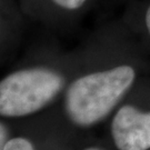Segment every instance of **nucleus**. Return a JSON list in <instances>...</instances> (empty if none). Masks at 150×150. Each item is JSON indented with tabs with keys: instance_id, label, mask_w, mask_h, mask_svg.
Masks as SVG:
<instances>
[{
	"instance_id": "f257e3e1",
	"label": "nucleus",
	"mask_w": 150,
	"mask_h": 150,
	"mask_svg": "<svg viewBox=\"0 0 150 150\" xmlns=\"http://www.w3.org/2000/svg\"><path fill=\"white\" fill-rule=\"evenodd\" d=\"M134 79L136 70L129 64L81 76L72 81L66 91V113L80 127L99 122L118 105Z\"/></svg>"
},
{
	"instance_id": "f03ea898",
	"label": "nucleus",
	"mask_w": 150,
	"mask_h": 150,
	"mask_svg": "<svg viewBox=\"0 0 150 150\" xmlns=\"http://www.w3.org/2000/svg\"><path fill=\"white\" fill-rule=\"evenodd\" d=\"M64 86V77L46 67L11 72L0 82V115L25 117L48 106Z\"/></svg>"
},
{
	"instance_id": "7ed1b4c3",
	"label": "nucleus",
	"mask_w": 150,
	"mask_h": 150,
	"mask_svg": "<svg viewBox=\"0 0 150 150\" xmlns=\"http://www.w3.org/2000/svg\"><path fill=\"white\" fill-rule=\"evenodd\" d=\"M111 134L119 150L150 149V111L122 106L111 121Z\"/></svg>"
},
{
	"instance_id": "20e7f679",
	"label": "nucleus",
	"mask_w": 150,
	"mask_h": 150,
	"mask_svg": "<svg viewBox=\"0 0 150 150\" xmlns=\"http://www.w3.org/2000/svg\"><path fill=\"white\" fill-rule=\"evenodd\" d=\"M1 150H35V148L28 139L17 137L7 141L5 146L1 147Z\"/></svg>"
},
{
	"instance_id": "39448f33",
	"label": "nucleus",
	"mask_w": 150,
	"mask_h": 150,
	"mask_svg": "<svg viewBox=\"0 0 150 150\" xmlns=\"http://www.w3.org/2000/svg\"><path fill=\"white\" fill-rule=\"evenodd\" d=\"M56 6L67 10H77L86 5L88 0H51Z\"/></svg>"
},
{
	"instance_id": "423d86ee",
	"label": "nucleus",
	"mask_w": 150,
	"mask_h": 150,
	"mask_svg": "<svg viewBox=\"0 0 150 150\" xmlns=\"http://www.w3.org/2000/svg\"><path fill=\"white\" fill-rule=\"evenodd\" d=\"M144 22H145V28L147 29V32L150 36V5L147 7L145 12V17H144Z\"/></svg>"
},
{
	"instance_id": "0eeeda50",
	"label": "nucleus",
	"mask_w": 150,
	"mask_h": 150,
	"mask_svg": "<svg viewBox=\"0 0 150 150\" xmlns=\"http://www.w3.org/2000/svg\"><path fill=\"white\" fill-rule=\"evenodd\" d=\"M85 150H102V149H99V148H95V147H90V148H87Z\"/></svg>"
}]
</instances>
